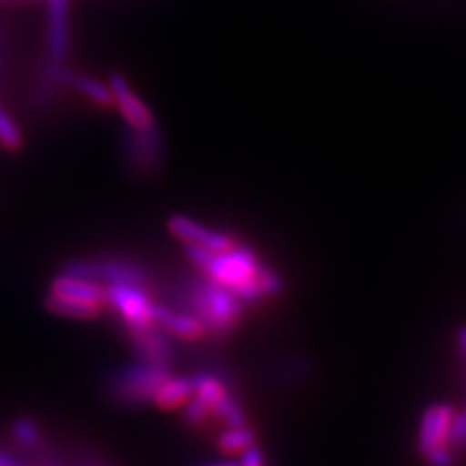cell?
Returning <instances> with one entry per match:
<instances>
[{
  "label": "cell",
  "mask_w": 466,
  "mask_h": 466,
  "mask_svg": "<svg viewBox=\"0 0 466 466\" xmlns=\"http://www.w3.org/2000/svg\"><path fill=\"white\" fill-rule=\"evenodd\" d=\"M188 260L210 280L233 291L243 303L255 305L284 291L282 276L262 265L249 245L236 243L226 251H208L197 245H185Z\"/></svg>",
  "instance_id": "obj_1"
},
{
  "label": "cell",
  "mask_w": 466,
  "mask_h": 466,
  "mask_svg": "<svg viewBox=\"0 0 466 466\" xmlns=\"http://www.w3.org/2000/svg\"><path fill=\"white\" fill-rule=\"evenodd\" d=\"M179 305L193 313L210 339H228L243 319V301L208 276H188L179 288Z\"/></svg>",
  "instance_id": "obj_2"
},
{
  "label": "cell",
  "mask_w": 466,
  "mask_h": 466,
  "mask_svg": "<svg viewBox=\"0 0 466 466\" xmlns=\"http://www.w3.org/2000/svg\"><path fill=\"white\" fill-rule=\"evenodd\" d=\"M173 375L171 363L133 361L109 373L106 390L113 404L138 408L154 404L157 390Z\"/></svg>",
  "instance_id": "obj_3"
},
{
  "label": "cell",
  "mask_w": 466,
  "mask_h": 466,
  "mask_svg": "<svg viewBox=\"0 0 466 466\" xmlns=\"http://www.w3.org/2000/svg\"><path fill=\"white\" fill-rule=\"evenodd\" d=\"M61 274L75 276V279L106 282V284H127L150 289V276L135 260L125 257H92L68 260L61 268Z\"/></svg>",
  "instance_id": "obj_4"
},
{
  "label": "cell",
  "mask_w": 466,
  "mask_h": 466,
  "mask_svg": "<svg viewBox=\"0 0 466 466\" xmlns=\"http://www.w3.org/2000/svg\"><path fill=\"white\" fill-rule=\"evenodd\" d=\"M127 171L138 175H154L162 169L166 159V144L162 130L154 123L146 128L128 127L121 142Z\"/></svg>",
  "instance_id": "obj_5"
},
{
  "label": "cell",
  "mask_w": 466,
  "mask_h": 466,
  "mask_svg": "<svg viewBox=\"0 0 466 466\" xmlns=\"http://www.w3.org/2000/svg\"><path fill=\"white\" fill-rule=\"evenodd\" d=\"M106 305L119 315L125 329H142L156 323V301L146 288L109 284L106 288Z\"/></svg>",
  "instance_id": "obj_6"
},
{
  "label": "cell",
  "mask_w": 466,
  "mask_h": 466,
  "mask_svg": "<svg viewBox=\"0 0 466 466\" xmlns=\"http://www.w3.org/2000/svg\"><path fill=\"white\" fill-rule=\"evenodd\" d=\"M167 229L173 238H177L185 245H197L208 251H226L238 241L229 238L228 233L212 229L208 226H202L191 216L185 214H173L167 220Z\"/></svg>",
  "instance_id": "obj_7"
},
{
  "label": "cell",
  "mask_w": 466,
  "mask_h": 466,
  "mask_svg": "<svg viewBox=\"0 0 466 466\" xmlns=\"http://www.w3.org/2000/svg\"><path fill=\"white\" fill-rule=\"evenodd\" d=\"M125 334L137 360L148 363H171L175 360L171 337L157 323L142 329H125Z\"/></svg>",
  "instance_id": "obj_8"
},
{
  "label": "cell",
  "mask_w": 466,
  "mask_h": 466,
  "mask_svg": "<svg viewBox=\"0 0 466 466\" xmlns=\"http://www.w3.org/2000/svg\"><path fill=\"white\" fill-rule=\"evenodd\" d=\"M43 75L56 84H65L72 87V90H76L78 94H82L84 97L94 101V104L101 107H107L113 104V94L109 90V86L96 80L94 76L80 75V72L70 70L63 63H56V61L47 63L43 66Z\"/></svg>",
  "instance_id": "obj_9"
},
{
  "label": "cell",
  "mask_w": 466,
  "mask_h": 466,
  "mask_svg": "<svg viewBox=\"0 0 466 466\" xmlns=\"http://www.w3.org/2000/svg\"><path fill=\"white\" fill-rule=\"evenodd\" d=\"M109 90L113 94V101L116 107H119L128 127L146 128L156 123L150 107L133 92V87H130V84L121 72H111L109 75Z\"/></svg>",
  "instance_id": "obj_10"
},
{
  "label": "cell",
  "mask_w": 466,
  "mask_h": 466,
  "mask_svg": "<svg viewBox=\"0 0 466 466\" xmlns=\"http://www.w3.org/2000/svg\"><path fill=\"white\" fill-rule=\"evenodd\" d=\"M156 323L162 327L169 337L183 342H198L207 337L200 320L188 311H177L171 305L156 303Z\"/></svg>",
  "instance_id": "obj_11"
},
{
  "label": "cell",
  "mask_w": 466,
  "mask_h": 466,
  "mask_svg": "<svg viewBox=\"0 0 466 466\" xmlns=\"http://www.w3.org/2000/svg\"><path fill=\"white\" fill-rule=\"evenodd\" d=\"M68 6L70 0H47V51L56 63L68 55Z\"/></svg>",
  "instance_id": "obj_12"
},
{
  "label": "cell",
  "mask_w": 466,
  "mask_h": 466,
  "mask_svg": "<svg viewBox=\"0 0 466 466\" xmlns=\"http://www.w3.org/2000/svg\"><path fill=\"white\" fill-rule=\"evenodd\" d=\"M455 412L449 406H431L430 410L421 418V428L418 437V447L421 455H428L431 449L449 445V430L451 421H453Z\"/></svg>",
  "instance_id": "obj_13"
},
{
  "label": "cell",
  "mask_w": 466,
  "mask_h": 466,
  "mask_svg": "<svg viewBox=\"0 0 466 466\" xmlns=\"http://www.w3.org/2000/svg\"><path fill=\"white\" fill-rule=\"evenodd\" d=\"M49 294L106 305V288H101L99 282L75 279V276H66V274L55 276L51 286H49Z\"/></svg>",
  "instance_id": "obj_14"
},
{
  "label": "cell",
  "mask_w": 466,
  "mask_h": 466,
  "mask_svg": "<svg viewBox=\"0 0 466 466\" xmlns=\"http://www.w3.org/2000/svg\"><path fill=\"white\" fill-rule=\"evenodd\" d=\"M46 309L53 315L66 317V319H97L107 308L104 303L94 301H80L72 298H63L49 294L46 299Z\"/></svg>",
  "instance_id": "obj_15"
},
{
  "label": "cell",
  "mask_w": 466,
  "mask_h": 466,
  "mask_svg": "<svg viewBox=\"0 0 466 466\" xmlns=\"http://www.w3.org/2000/svg\"><path fill=\"white\" fill-rule=\"evenodd\" d=\"M193 395L207 404L210 410H214L216 402L220 400L228 389V379L218 371H197L193 377Z\"/></svg>",
  "instance_id": "obj_16"
},
{
  "label": "cell",
  "mask_w": 466,
  "mask_h": 466,
  "mask_svg": "<svg viewBox=\"0 0 466 466\" xmlns=\"http://www.w3.org/2000/svg\"><path fill=\"white\" fill-rule=\"evenodd\" d=\"M193 397V379L191 377H169L167 381L157 390L154 404L162 410H173L183 406Z\"/></svg>",
  "instance_id": "obj_17"
},
{
  "label": "cell",
  "mask_w": 466,
  "mask_h": 466,
  "mask_svg": "<svg viewBox=\"0 0 466 466\" xmlns=\"http://www.w3.org/2000/svg\"><path fill=\"white\" fill-rule=\"evenodd\" d=\"M257 445V433L255 430L239 426V428H228L220 437H218V449L226 455H238L243 453L245 449Z\"/></svg>",
  "instance_id": "obj_18"
},
{
  "label": "cell",
  "mask_w": 466,
  "mask_h": 466,
  "mask_svg": "<svg viewBox=\"0 0 466 466\" xmlns=\"http://www.w3.org/2000/svg\"><path fill=\"white\" fill-rule=\"evenodd\" d=\"M10 435L14 443L20 447V451H27V449H35L39 445H43V433L39 430V426L32 418H16L12 421V428H10Z\"/></svg>",
  "instance_id": "obj_19"
},
{
  "label": "cell",
  "mask_w": 466,
  "mask_h": 466,
  "mask_svg": "<svg viewBox=\"0 0 466 466\" xmlns=\"http://www.w3.org/2000/svg\"><path fill=\"white\" fill-rule=\"evenodd\" d=\"M218 418H220L228 428H239V426H247V414L243 410L241 402L238 400V397H233L231 392L228 390L226 395L216 402L214 410H212Z\"/></svg>",
  "instance_id": "obj_20"
},
{
  "label": "cell",
  "mask_w": 466,
  "mask_h": 466,
  "mask_svg": "<svg viewBox=\"0 0 466 466\" xmlns=\"http://www.w3.org/2000/svg\"><path fill=\"white\" fill-rule=\"evenodd\" d=\"M0 144L6 150H20L24 144V137L18 125L12 121V116L3 107H0Z\"/></svg>",
  "instance_id": "obj_21"
},
{
  "label": "cell",
  "mask_w": 466,
  "mask_h": 466,
  "mask_svg": "<svg viewBox=\"0 0 466 466\" xmlns=\"http://www.w3.org/2000/svg\"><path fill=\"white\" fill-rule=\"evenodd\" d=\"M185 408H183V420H185V424L188 426V428H200L204 421H207V418H208V414L212 412L210 408L204 404L200 399H197L195 395L188 399L185 404H183Z\"/></svg>",
  "instance_id": "obj_22"
},
{
  "label": "cell",
  "mask_w": 466,
  "mask_h": 466,
  "mask_svg": "<svg viewBox=\"0 0 466 466\" xmlns=\"http://www.w3.org/2000/svg\"><path fill=\"white\" fill-rule=\"evenodd\" d=\"M466 445V414L453 416L449 430V447H464Z\"/></svg>",
  "instance_id": "obj_23"
},
{
  "label": "cell",
  "mask_w": 466,
  "mask_h": 466,
  "mask_svg": "<svg viewBox=\"0 0 466 466\" xmlns=\"http://www.w3.org/2000/svg\"><path fill=\"white\" fill-rule=\"evenodd\" d=\"M426 459L430 461L431 466H453L455 459H453V451H451L449 445H441L431 449L430 453L426 455Z\"/></svg>",
  "instance_id": "obj_24"
},
{
  "label": "cell",
  "mask_w": 466,
  "mask_h": 466,
  "mask_svg": "<svg viewBox=\"0 0 466 466\" xmlns=\"http://www.w3.org/2000/svg\"><path fill=\"white\" fill-rule=\"evenodd\" d=\"M238 466H265V455H262V451L257 445H253L243 451Z\"/></svg>",
  "instance_id": "obj_25"
},
{
  "label": "cell",
  "mask_w": 466,
  "mask_h": 466,
  "mask_svg": "<svg viewBox=\"0 0 466 466\" xmlns=\"http://www.w3.org/2000/svg\"><path fill=\"white\" fill-rule=\"evenodd\" d=\"M0 466H24V461L12 451L0 449Z\"/></svg>",
  "instance_id": "obj_26"
},
{
  "label": "cell",
  "mask_w": 466,
  "mask_h": 466,
  "mask_svg": "<svg viewBox=\"0 0 466 466\" xmlns=\"http://www.w3.org/2000/svg\"><path fill=\"white\" fill-rule=\"evenodd\" d=\"M459 348H461L462 356L466 358V327H462V329L459 330Z\"/></svg>",
  "instance_id": "obj_27"
},
{
  "label": "cell",
  "mask_w": 466,
  "mask_h": 466,
  "mask_svg": "<svg viewBox=\"0 0 466 466\" xmlns=\"http://www.w3.org/2000/svg\"><path fill=\"white\" fill-rule=\"evenodd\" d=\"M202 466H238V462L226 461V462H212V464H202Z\"/></svg>",
  "instance_id": "obj_28"
}]
</instances>
